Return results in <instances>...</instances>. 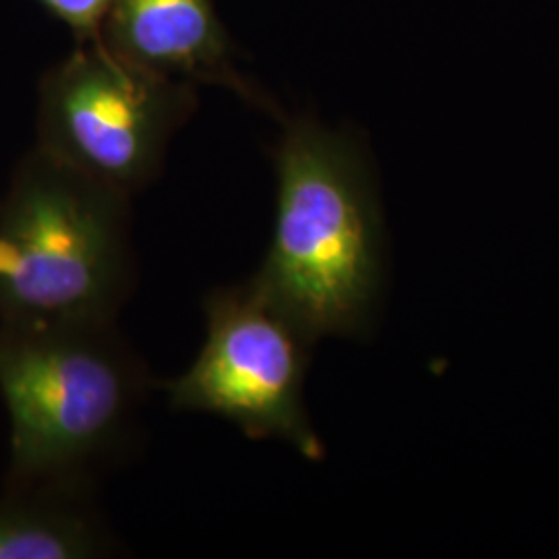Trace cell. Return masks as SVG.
Returning <instances> with one entry per match:
<instances>
[{"mask_svg": "<svg viewBox=\"0 0 559 559\" xmlns=\"http://www.w3.org/2000/svg\"><path fill=\"white\" fill-rule=\"evenodd\" d=\"M147 390V371L117 321L0 328L15 489L90 491L133 438Z\"/></svg>", "mask_w": 559, "mask_h": 559, "instance_id": "2", "label": "cell"}, {"mask_svg": "<svg viewBox=\"0 0 559 559\" xmlns=\"http://www.w3.org/2000/svg\"><path fill=\"white\" fill-rule=\"evenodd\" d=\"M108 551L90 491L17 489L0 501V559H94Z\"/></svg>", "mask_w": 559, "mask_h": 559, "instance_id": "7", "label": "cell"}, {"mask_svg": "<svg viewBox=\"0 0 559 559\" xmlns=\"http://www.w3.org/2000/svg\"><path fill=\"white\" fill-rule=\"evenodd\" d=\"M276 175L272 242L249 280L311 342L367 334L385 267L380 201L359 147L297 120L280 145Z\"/></svg>", "mask_w": 559, "mask_h": 559, "instance_id": "1", "label": "cell"}, {"mask_svg": "<svg viewBox=\"0 0 559 559\" xmlns=\"http://www.w3.org/2000/svg\"><path fill=\"white\" fill-rule=\"evenodd\" d=\"M127 195L41 154L0 210V328L117 321L133 288Z\"/></svg>", "mask_w": 559, "mask_h": 559, "instance_id": "3", "label": "cell"}, {"mask_svg": "<svg viewBox=\"0 0 559 559\" xmlns=\"http://www.w3.org/2000/svg\"><path fill=\"white\" fill-rule=\"evenodd\" d=\"M59 20L75 29H96L112 9L115 0H40Z\"/></svg>", "mask_w": 559, "mask_h": 559, "instance_id": "8", "label": "cell"}, {"mask_svg": "<svg viewBox=\"0 0 559 559\" xmlns=\"http://www.w3.org/2000/svg\"><path fill=\"white\" fill-rule=\"evenodd\" d=\"M110 13L122 50L143 71H198L221 57L210 0H115Z\"/></svg>", "mask_w": 559, "mask_h": 559, "instance_id": "6", "label": "cell"}, {"mask_svg": "<svg viewBox=\"0 0 559 559\" xmlns=\"http://www.w3.org/2000/svg\"><path fill=\"white\" fill-rule=\"evenodd\" d=\"M173 119V98L147 71L83 55L48 92L46 154L129 195L154 173Z\"/></svg>", "mask_w": 559, "mask_h": 559, "instance_id": "5", "label": "cell"}, {"mask_svg": "<svg viewBox=\"0 0 559 559\" xmlns=\"http://www.w3.org/2000/svg\"><path fill=\"white\" fill-rule=\"evenodd\" d=\"M205 340L185 373L166 383L179 413H207L251 440H278L302 459L325 456L307 404L305 376L316 342L247 280L203 300Z\"/></svg>", "mask_w": 559, "mask_h": 559, "instance_id": "4", "label": "cell"}]
</instances>
